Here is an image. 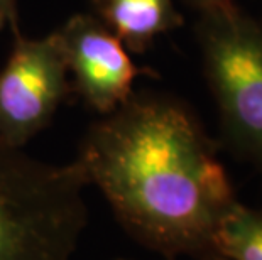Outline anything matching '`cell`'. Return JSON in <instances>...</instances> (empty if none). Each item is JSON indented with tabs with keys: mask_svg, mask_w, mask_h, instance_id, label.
Listing matches in <instances>:
<instances>
[{
	"mask_svg": "<svg viewBox=\"0 0 262 260\" xmlns=\"http://www.w3.org/2000/svg\"><path fill=\"white\" fill-rule=\"evenodd\" d=\"M119 260H125V258H119Z\"/></svg>",
	"mask_w": 262,
	"mask_h": 260,
	"instance_id": "10",
	"label": "cell"
},
{
	"mask_svg": "<svg viewBox=\"0 0 262 260\" xmlns=\"http://www.w3.org/2000/svg\"><path fill=\"white\" fill-rule=\"evenodd\" d=\"M71 81L58 32L31 39L14 36L0 69V144L24 149L44 130L71 95Z\"/></svg>",
	"mask_w": 262,
	"mask_h": 260,
	"instance_id": "4",
	"label": "cell"
},
{
	"mask_svg": "<svg viewBox=\"0 0 262 260\" xmlns=\"http://www.w3.org/2000/svg\"><path fill=\"white\" fill-rule=\"evenodd\" d=\"M215 247L225 260H262V209L235 203L222 220Z\"/></svg>",
	"mask_w": 262,
	"mask_h": 260,
	"instance_id": "7",
	"label": "cell"
},
{
	"mask_svg": "<svg viewBox=\"0 0 262 260\" xmlns=\"http://www.w3.org/2000/svg\"><path fill=\"white\" fill-rule=\"evenodd\" d=\"M10 29L14 36L20 34L17 0H0V31Z\"/></svg>",
	"mask_w": 262,
	"mask_h": 260,
	"instance_id": "8",
	"label": "cell"
},
{
	"mask_svg": "<svg viewBox=\"0 0 262 260\" xmlns=\"http://www.w3.org/2000/svg\"><path fill=\"white\" fill-rule=\"evenodd\" d=\"M198 15L196 41L224 142L262 169V20L232 0Z\"/></svg>",
	"mask_w": 262,
	"mask_h": 260,
	"instance_id": "3",
	"label": "cell"
},
{
	"mask_svg": "<svg viewBox=\"0 0 262 260\" xmlns=\"http://www.w3.org/2000/svg\"><path fill=\"white\" fill-rule=\"evenodd\" d=\"M92 5L95 17L136 54L146 53L156 37L185 22L174 0H92Z\"/></svg>",
	"mask_w": 262,
	"mask_h": 260,
	"instance_id": "6",
	"label": "cell"
},
{
	"mask_svg": "<svg viewBox=\"0 0 262 260\" xmlns=\"http://www.w3.org/2000/svg\"><path fill=\"white\" fill-rule=\"evenodd\" d=\"M75 160L141 245L168 260H225L215 237L238 200L216 142L186 103L132 93L88 129Z\"/></svg>",
	"mask_w": 262,
	"mask_h": 260,
	"instance_id": "1",
	"label": "cell"
},
{
	"mask_svg": "<svg viewBox=\"0 0 262 260\" xmlns=\"http://www.w3.org/2000/svg\"><path fill=\"white\" fill-rule=\"evenodd\" d=\"M186 2L191 5V7L196 10V12H203V10L213 9L216 5H222L225 2H230V0H186Z\"/></svg>",
	"mask_w": 262,
	"mask_h": 260,
	"instance_id": "9",
	"label": "cell"
},
{
	"mask_svg": "<svg viewBox=\"0 0 262 260\" xmlns=\"http://www.w3.org/2000/svg\"><path fill=\"white\" fill-rule=\"evenodd\" d=\"M80 164L56 166L0 144V260H71L86 226Z\"/></svg>",
	"mask_w": 262,
	"mask_h": 260,
	"instance_id": "2",
	"label": "cell"
},
{
	"mask_svg": "<svg viewBox=\"0 0 262 260\" xmlns=\"http://www.w3.org/2000/svg\"><path fill=\"white\" fill-rule=\"evenodd\" d=\"M56 32L71 91L100 115L114 112L129 100L139 75H154L134 63L124 42L93 14H76Z\"/></svg>",
	"mask_w": 262,
	"mask_h": 260,
	"instance_id": "5",
	"label": "cell"
}]
</instances>
